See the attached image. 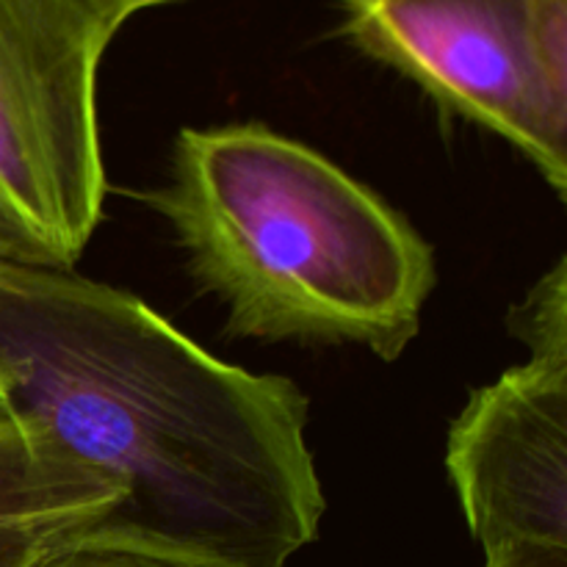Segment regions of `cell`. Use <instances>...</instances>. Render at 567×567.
<instances>
[{"instance_id":"1","label":"cell","mask_w":567,"mask_h":567,"mask_svg":"<svg viewBox=\"0 0 567 567\" xmlns=\"http://www.w3.org/2000/svg\"><path fill=\"white\" fill-rule=\"evenodd\" d=\"M0 385L6 413L116 487L103 526L247 567H286L319 537L308 396L214 358L133 293L0 264Z\"/></svg>"},{"instance_id":"2","label":"cell","mask_w":567,"mask_h":567,"mask_svg":"<svg viewBox=\"0 0 567 567\" xmlns=\"http://www.w3.org/2000/svg\"><path fill=\"white\" fill-rule=\"evenodd\" d=\"M188 269L264 341L354 343L396 360L421 330L435 252L369 186L266 125L186 127L144 194Z\"/></svg>"},{"instance_id":"3","label":"cell","mask_w":567,"mask_h":567,"mask_svg":"<svg viewBox=\"0 0 567 567\" xmlns=\"http://www.w3.org/2000/svg\"><path fill=\"white\" fill-rule=\"evenodd\" d=\"M103 0H0V264L72 271L105 203Z\"/></svg>"},{"instance_id":"4","label":"cell","mask_w":567,"mask_h":567,"mask_svg":"<svg viewBox=\"0 0 567 567\" xmlns=\"http://www.w3.org/2000/svg\"><path fill=\"white\" fill-rule=\"evenodd\" d=\"M365 55L507 138L567 197V0H336Z\"/></svg>"},{"instance_id":"5","label":"cell","mask_w":567,"mask_h":567,"mask_svg":"<svg viewBox=\"0 0 567 567\" xmlns=\"http://www.w3.org/2000/svg\"><path fill=\"white\" fill-rule=\"evenodd\" d=\"M446 468L482 548H567V349L474 391L449 430Z\"/></svg>"},{"instance_id":"6","label":"cell","mask_w":567,"mask_h":567,"mask_svg":"<svg viewBox=\"0 0 567 567\" xmlns=\"http://www.w3.org/2000/svg\"><path fill=\"white\" fill-rule=\"evenodd\" d=\"M120 493L42 426L0 413V567H33L103 524Z\"/></svg>"},{"instance_id":"7","label":"cell","mask_w":567,"mask_h":567,"mask_svg":"<svg viewBox=\"0 0 567 567\" xmlns=\"http://www.w3.org/2000/svg\"><path fill=\"white\" fill-rule=\"evenodd\" d=\"M33 567H247L219 557L147 540L131 532L94 526L39 559Z\"/></svg>"},{"instance_id":"8","label":"cell","mask_w":567,"mask_h":567,"mask_svg":"<svg viewBox=\"0 0 567 567\" xmlns=\"http://www.w3.org/2000/svg\"><path fill=\"white\" fill-rule=\"evenodd\" d=\"M485 567H567V548L540 543H504L487 548Z\"/></svg>"},{"instance_id":"9","label":"cell","mask_w":567,"mask_h":567,"mask_svg":"<svg viewBox=\"0 0 567 567\" xmlns=\"http://www.w3.org/2000/svg\"><path fill=\"white\" fill-rule=\"evenodd\" d=\"M103 3H109L111 9L127 22L133 14H138V11L153 9V6H161V3H175V0H103Z\"/></svg>"},{"instance_id":"10","label":"cell","mask_w":567,"mask_h":567,"mask_svg":"<svg viewBox=\"0 0 567 567\" xmlns=\"http://www.w3.org/2000/svg\"><path fill=\"white\" fill-rule=\"evenodd\" d=\"M0 413H6V391H3V385H0Z\"/></svg>"}]
</instances>
